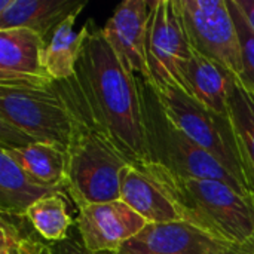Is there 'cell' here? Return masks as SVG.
Masks as SVG:
<instances>
[{"label":"cell","instance_id":"1","mask_svg":"<svg viewBox=\"0 0 254 254\" xmlns=\"http://www.w3.org/2000/svg\"><path fill=\"white\" fill-rule=\"evenodd\" d=\"M70 79L89 116L115 149L132 165L147 164L137 74L127 68L91 19Z\"/></svg>","mask_w":254,"mask_h":254},{"label":"cell","instance_id":"2","mask_svg":"<svg viewBox=\"0 0 254 254\" xmlns=\"http://www.w3.org/2000/svg\"><path fill=\"white\" fill-rule=\"evenodd\" d=\"M138 167L170 196L183 222L228 247H237L253 235L252 195L220 180L180 177L152 162Z\"/></svg>","mask_w":254,"mask_h":254},{"label":"cell","instance_id":"3","mask_svg":"<svg viewBox=\"0 0 254 254\" xmlns=\"http://www.w3.org/2000/svg\"><path fill=\"white\" fill-rule=\"evenodd\" d=\"M77 122L67 150L65 189L77 208L121 199V171L129 164L98 129L85 109L71 79Z\"/></svg>","mask_w":254,"mask_h":254},{"label":"cell","instance_id":"4","mask_svg":"<svg viewBox=\"0 0 254 254\" xmlns=\"http://www.w3.org/2000/svg\"><path fill=\"white\" fill-rule=\"evenodd\" d=\"M137 82L149 162L180 177L220 180L252 195L216 158L201 149L171 121L152 82L141 76H137Z\"/></svg>","mask_w":254,"mask_h":254},{"label":"cell","instance_id":"5","mask_svg":"<svg viewBox=\"0 0 254 254\" xmlns=\"http://www.w3.org/2000/svg\"><path fill=\"white\" fill-rule=\"evenodd\" d=\"M0 122L34 143L52 144L67 153L77 122L67 80L28 88L0 86Z\"/></svg>","mask_w":254,"mask_h":254},{"label":"cell","instance_id":"6","mask_svg":"<svg viewBox=\"0 0 254 254\" xmlns=\"http://www.w3.org/2000/svg\"><path fill=\"white\" fill-rule=\"evenodd\" d=\"M155 89L171 121L201 149L216 158L249 190L229 116L210 110L179 86Z\"/></svg>","mask_w":254,"mask_h":254},{"label":"cell","instance_id":"7","mask_svg":"<svg viewBox=\"0 0 254 254\" xmlns=\"http://www.w3.org/2000/svg\"><path fill=\"white\" fill-rule=\"evenodd\" d=\"M190 45L179 0L149 1L146 60L149 82L155 88L185 89V73L192 60Z\"/></svg>","mask_w":254,"mask_h":254},{"label":"cell","instance_id":"8","mask_svg":"<svg viewBox=\"0 0 254 254\" xmlns=\"http://www.w3.org/2000/svg\"><path fill=\"white\" fill-rule=\"evenodd\" d=\"M179 4L192 48L240 77L241 48L228 0H179Z\"/></svg>","mask_w":254,"mask_h":254},{"label":"cell","instance_id":"9","mask_svg":"<svg viewBox=\"0 0 254 254\" xmlns=\"http://www.w3.org/2000/svg\"><path fill=\"white\" fill-rule=\"evenodd\" d=\"M76 225L80 241L89 252L118 254L147 222L122 199H116L79 208Z\"/></svg>","mask_w":254,"mask_h":254},{"label":"cell","instance_id":"10","mask_svg":"<svg viewBox=\"0 0 254 254\" xmlns=\"http://www.w3.org/2000/svg\"><path fill=\"white\" fill-rule=\"evenodd\" d=\"M45 39L27 28L0 30V86L28 88L54 82L43 64Z\"/></svg>","mask_w":254,"mask_h":254},{"label":"cell","instance_id":"11","mask_svg":"<svg viewBox=\"0 0 254 254\" xmlns=\"http://www.w3.org/2000/svg\"><path fill=\"white\" fill-rule=\"evenodd\" d=\"M149 21L147 0H125L101 28L106 40L134 74L149 79L146 34Z\"/></svg>","mask_w":254,"mask_h":254},{"label":"cell","instance_id":"12","mask_svg":"<svg viewBox=\"0 0 254 254\" xmlns=\"http://www.w3.org/2000/svg\"><path fill=\"white\" fill-rule=\"evenodd\" d=\"M226 247L193 225L179 220L147 223L118 254H219Z\"/></svg>","mask_w":254,"mask_h":254},{"label":"cell","instance_id":"13","mask_svg":"<svg viewBox=\"0 0 254 254\" xmlns=\"http://www.w3.org/2000/svg\"><path fill=\"white\" fill-rule=\"evenodd\" d=\"M83 7L80 0H0V30L27 28L46 39L58 24Z\"/></svg>","mask_w":254,"mask_h":254},{"label":"cell","instance_id":"14","mask_svg":"<svg viewBox=\"0 0 254 254\" xmlns=\"http://www.w3.org/2000/svg\"><path fill=\"white\" fill-rule=\"evenodd\" d=\"M121 199L147 223L182 220L170 196L138 165L128 164L121 171Z\"/></svg>","mask_w":254,"mask_h":254},{"label":"cell","instance_id":"15","mask_svg":"<svg viewBox=\"0 0 254 254\" xmlns=\"http://www.w3.org/2000/svg\"><path fill=\"white\" fill-rule=\"evenodd\" d=\"M238 77L220 64L193 49L192 60L185 73V89L210 110L229 116V98Z\"/></svg>","mask_w":254,"mask_h":254},{"label":"cell","instance_id":"16","mask_svg":"<svg viewBox=\"0 0 254 254\" xmlns=\"http://www.w3.org/2000/svg\"><path fill=\"white\" fill-rule=\"evenodd\" d=\"M63 188L45 186L31 179L9 155L0 152V213L24 217L37 201L61 193Z\"/></svg>","mask_w":254,"mask_h":254},{"label":"cell","instance_id":"17","mask_svg":"<svg viewBox=\"0 0 254 254\" xmlns=\"http://www.w3.org/2000/svg\"><path fill=\"white\" fill-rule=\"evenodd\" d=\"M79 13L80 10L67 16L45 39L43 64L54 80H67L76 73V65L88 36V22L79 31L74 30Z\"/></svg>","mask_w":254,"mask_h":254},{"label":"cell","instance_id":"18","mask_svg":"<svg viewBox=\"0 0 254 254\" xmlns=\"http://www.w3.org/2000/svg\"><path fill=\"white\" fill-rule=\"evenodd\" d=\"M229 119L234 128L243 173L254 196V94L237 79L229 98Z\"/></svg>","mask_w":254,"mask_h":254},{"label":"cell","instance_id":"19","mask_svg":"<svg viewBox=\"0 0 254 254\" xmlns=\"http://www.w3.org/2000/svg\"><path fill=\"white\" fill-rule=\"evenodd\" d=\"M4 152L36 182L52 188H65L67 153L63 149L46 143H33Z\"/></svg>","mask_w":254,"mask_h":254},{"label":"cell","instance_id":"20","mask_svg":"<svg viewBox=\"0 0 254 254\" xmlns=\"http://www.w3.org/2000/svg\"><path fill=\"white\" fill-rule=\"evenodd\" d=\"M24 217L40 238L49 244L67 240L68 229L73 225V219L68 214L65 199L61 193L37 201L27 210Z\"/></svg>","mask_w":254,"mask_h":254},{"label":"cell","instance_id":"21","mask_svg":"<svg viewBox=\"0 0 254 254\" xmlns=\"http://www.w3.org/2000/svg\"><path fill=\"white\" fill-rule=\"evenodd\" d=\"M228 4L235 21L238 39H240V48H241L243 73L240 74L238 80L244 88H247L250 92L254 94V30L235 0H228Z\"/></svg>","mask_w":254,"mask_h":254},{"label":"cell","instance_id":"22","mask_svg":"<svg viewBox=\"0 0 254 254\" xmlns=\"http://www.w3.org/2000/svg\"><path fill=\"white\" fill-rule=\"evenodd\" d=\"M16 217L1 214V246L0 254H46L48 244L24 235L19 225L15 222Z\"/></svg>","mask_w":254,"mask_h":254},{"label":"cell","instance_id":"23","mask_svg":"<svg viewBox=\"0 0 254 254\" xmlns=\"http://www.w3.org/2000/svg\"><path fill=\"white\" fill-rule=\"evenodd\" d=\"M46 254H116V253H92L80 241V238H67L61 243L48 244Z\"/></svg>","mask_w":254,"mask_h":254},{"label":"cell","instance_id":"24","mask_svg":"<svg viewBox=\"0 0 254 254\" xmlns=\"http://www.w3.org/2000/svg\"><path fill=\"white\" fill-rule=\"evenodd\" d=\"M254 30V0H235Z\"/></svg>","mask_w":254,"mask_h":254},{"label":"cell","instance_id":"25","mask_svg":"<svg viewBox=\"0 0 254 254\" xmlns=\"http://www.w3.org/2000/svg\"><path fill=\"white\" fill-rule=\"evenodd\" d=\"M253 198V204H254V196L252 195ZM231 250H234L237 254H254V232L253 235L243 244L237 246V247H229Z\"/></svg>","mask_w":254,"mask_h":254},{"label":"cell","instance_id":"26","mask_svg":"<svg viewBox=\"0 0 254 254\" xmlns=\"http://www.w3.org/2000/svg\"><path fill=\"white\" fill-rule=\"evenodd\" d=\"M219 254H237V253H235L234 250H231L229 247H226V249H223V250H222Z\"/></svg>","mask_w":254,"mask_h":254}]
</instances>
